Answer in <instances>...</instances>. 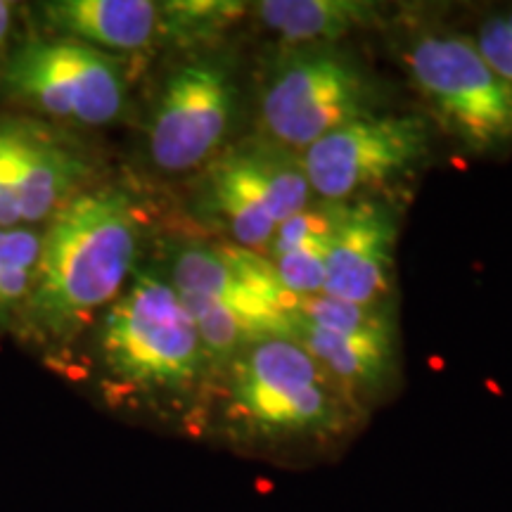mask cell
<instances>
[{
    "label": "cell",
    "instance_id": "obj_1",
    "mask_svg": "<svg viewBox=\"0 0 512 512\" xmlns=\"http://www.w3.org/2000/svg\"><path fill=\"white\" fill-rule=\"evenodd\" d=\"M216 377V427L247 456H328L366 420V411L292 337L249 339Z\"/></svg>",
    "mask_w": 512,
    "mask_h": 512
},
{
    "label": "cell",
    "instance_id": "obj_2",
    "mask_svg": "<svg viewBox=\"0 0 512 512\" xmlns=\"http://www.w3.org/2000/svg\"><path fill=\"white\" fill-rule=\"evenodd\" d=\"M140 214L121 188L81 192L41 235L24 318L38 337L64 339L110 309L124 292L140 249Z\"/></svg>",
    "mask_w": 512,
    "mask_h": 512
},
{
    "label": "cell",
    "instance_id": "obj_3",
    "mask_svg": "<svg viewBox=\"0 0 512 512\" xmlns=\"http://www.w3.org/2000/svg\"><path fill=\"white\" fill-rule=\"evenodd\" d=\"M102 370L117 387L147 399H178L211 373L200 335L169 280L138 273L100 325Z\"/></svg>",
    "mask_w": 512,
    "mask_h": 512
},
{
    "label": "cell",
    "instance_id": "obj_4",
    "mask_svg": "<svg viewBox=\"0 0 512 512\" xmlns=\"http://www.w3.org/2000/svg\"><path fill=\"white\" fill-rule=\"evenodd\" d=\"M406 69L434 119L465 152H512V86L484 60L475 38L420 36L408 48Z\"/></svg>",
    "mask_w": 512,
    "mask_h": 512
},
{
    "label": "cell",
    "instance_id": "obj_5",
    "mask_svg": "<svg viewBox=\"0 0 512 512\" xmlns=\"http://www.w3.org/2000/svg\"><path fill=\"white\" fill-rule=\"evenodd\" d=\"M373 86L358 64L332 46L290 50L261 91L264 138L302 152L335 128L375 114Z\"/></svg>",
    "mask_w": 512,
    "mask_h": 512
},
{
    "label": "cell",
    "instance_id": "obj_6",
    "mask_svg": "<svg viewBox=\"0 0 512 512\" xmlns=\"http://www.w3.org/2000/svg\"><path fill=\"white\" fill-rule=\"evenodd\" d=\"M202 202L233 245L266 249L275 230L313 204L299 152L254 138L216 155L207 166Z\"/></svg>",
    "mask_w": 512,
    "mask_h": 512
},
{
    "label": "cell",
    "instance_id": "obj_7",
    "mask_svg": "<svg viewBox=\"0 0 512 512\" xmlns=\"http://www.w3.org/2000/svg\"><path fill=\"white\" fill-rule=\"evenodd\" d=\"M10 93L53 119L105 126L124 112L126 79L119 62L72 38H36L5 69Z\"/></svg>",
    "mask_w": 512,
    "mask_h": 512
},
{
    "label": "cell",
    "instance_id": "obj_8",
    "mask_svg": "<svg viewBox=\"0 0 512 512\" xmlns=\"http://www.w3.org/2000/svg\"><path fill=\"white\" fill-rule=\"evenodd\" d=\"M430 128L418 114H366L302 152L304 174L320 202H351L422 162Z\"/></svg>",
    "mask_w": 512,
    "mask_h": 512
},
{
    "label": "cell",
    "instance_id": "obj_9",
    "mask_svg": "<svg viewBox=\"0 0 512 512\" xmlns=\"http://www.w3.org/2000/svg\"><path fill=\"white\" fill-rule=\"evenodd\" d=\"M238 112L233 69L214 57L183 64L164 83L147 150L157 169L183 174L219 155Z\"/></svg>",
    "mask_w": 512,
    "mask_h": 512
},
{
    "label": "cell",
    "instance_id": "obj_10",
    "mask_svg": "<svg viewBox=\"0 0 512 512\" xmlns=\"http://www.w3.org/2000/svg\"><path fill=\"white\" fill-rule=\"evenodd\" d=\"M178 294H200L226 304L254 337H290L297 299L280 285L266 256L238 245H192L178 252L171 268Z\"/></svg>",
    "mask_w": 512,
    "mask_h": 512
},
{
    "label": "cell",
    "instance_id": "obj_11",
    "mask_svg": "<svg viewBox=\"0 0 512 512\" xmlns=\"http://www.w3.org/2000/svg\"><path fill=\"white\" fill-rule=\"evenodd\" d=\"M396 235L399 223L387 204L344 202L328 245L325 297L368 306L384 304L394 287Z\"/></svg>",
    "mask_w": 512,
    "mask_h": 512
},
{
    "label": "cell",
    "instance_id": "obj_12",
    "mask_svg": "<svg viewBox=\"0 0 512 512\" xmlns=\"http://www.w3.org/2000/svg\"><path fill=\"white\" fill-rule=\"evenodd\" d=\"M290 337L328 370L339 387L366 411L396 375L394 323L366 332H328L294 320Z\"/></svg>",
    "mask_w": 512,
    "mask_h": 512
},
{
    "label": "cell",
    "instance_id": "obj_13",
    "mask_svg": "<svg viewBox=\"0 0 512 512\" xmlns=\"http://www.w3.org/2000/svg\"><path fill=\"white\" fill-rule=\"evenodd\" d=\"M17 209L19 223L46 221L72 200L76 185L86 176V164L72 147L41 133L34 126L17 124Z\"/></svg>",
    "mask_w": 512,
    "mask_h": 512
},
{
    "label": "cell",
    "instance_id": "obj_14",
    "mask_svg": "<svg viewBox=\"0 0 512 512\" xmlns=\"http://www.w3.org/2000/svg\"><path fill=\"white\" fill-rule=\"evenodd\" d=\"M43 15L64 38L93 48L136 53L159 31V5L150 0H60Z\"/></svg>",
    "mask_w": 512,
    "mask_h": 512
},
{
    "label": "cell",
    "instance_id": "obj_15",
    "mask_svg": "<svg viewBox=\"0 0 512 512\" xmlns=\"http://www.w3.org/2000/svg\"><path fill=\"white\" fill-rule=\"evenodd\" d=\"M254 12L268 31L299 48L332 46L380 22V5L366 0H264Z\"/></svg>",
    "mask_w": 512,
    "mask_h": 512
},
{
    "label": "cell",
    "instance_id": "obj_16",
    "mask_svg": "<svg viewBox=\"0 0 512 512\" xmlns=\"http://www.w3.org/2000/svg\"><path fill=\"white\" fill-rule=\"evenodd\" d=\"M178 297H181L185 311L190 313L192 323H195L211 373L221 370L230 358L238 354L242 344L254 339L245 320L233 309H228L226 304L200 297V294H178Z\"/></svg>",
    "mask_w": 512,
    "mask_h": 512
},
{
    "label": "cell",
    "instance_id": "obj_17",
    "mask_svg": "<svg viewBox=\"0 0 512 512\" xmlns=\"http://www.w3.org/2000/svg\"><path fill=\"white\" fill-rule=\"evenodd\" d=\"M249 5L238 0H174L159 5V31L178 43L211 41L233 27Z\"/></svg>",
    "mask_w": 512,
    "mask_h": 512
},
{
    "label": "cell",
    "instance_id": "obj_18",
    "mask_svg": "<svg viewBox=\"0 0 512 512\" xmlns=\"http://www.w3.org/2000/svg\"><path fill=\"white\" fill-rule=\"evenodd\" d=\"M41 235L34 228H0V316L27 302L41 254Z\"/></svg>",
    "mask_w": 512,
    "mask_h": 512
},
{
    "label": "cell",
    "instance_id": "obj_19",
    "mask_svg": "<svg viewBox=\"0 0 512 512\" xmlns=\"http://www.w3.org/2000/svg\"><path fill=\"white\" fill-rule=\"evenodd\" d=\"M292 318L328 332H366L394 323L384 304L368 306L342 302V299L325 297V294L297 299Z\"/></svg>",
    "mask_w": 512,
    "mask_h": 512
},
{
    "label": "cell",
    "instance_id": "obj_20",
    "mask_svg": "<svg viewBox=\"0 0 512 512\" xmlns=\"http://www.w3.org/2000/svg\"><path fill=\"white\" fill-rule=\"evenodd\" d=\"M344 202H318L299 211L290 221L275 230V235L266 247V259L273 261L292 249L304 245H318V242H330L335 226L342 214Z\"/></svg>",
    "mask_w": 512,
    "mask_h": 512
},
{
    "label": "cell",
    "instance_id": "obj_21",
    "mask_svg": "<svg viewBox=\"0 0 512 512\" xmlns=\"http://www.w3.org/2000/svg\"><path fill=\"white\" fill-rule=\"evenodd\" d=\"M328 245L330 242L304 245L271 261L287 294H292L294 299L323 294L325 273H328Z\"/></svg>",
    "mask_w": 512,
    "mask_h": 512
},
{
    "label": "cell",
    "instance_id": "obj_22",
    "mask_svg": "<svg viewBox=\"0 0 512 512\" xmlns=\"http://www.w3.org/2000/svg\"><path fill=\"white\" fill-rule=\"evenodd\" d=\"M17 124H0V228H19L17 209Z\"/></svg>",
    "mask_w": 512,
    "mask_h": 512
},
{
    "label": "cell",
    "instance_id": "obj_23",
    "mask_svg": "<svg viewBox=\"0 0 512 512\" xmlns=\"http://www.w3.org/2000/svg\"><path fill=\"white\" fill-rule=\"evenodd\" d=\"M8 31H10V5L0 0V48H3Z\"/></svg>",
    "mask_w": 512,
    "mask_h": 512
}]
</instances>
